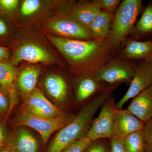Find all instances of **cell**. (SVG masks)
Here are the masks:
<instances>
[{"mask_svg": "<svg viewBox=\"0 0 152 152\" xmlns=\"http://www.w3.org/2000/svg\"><path fill=\"white\" fill-rule=\"evenodd\" d=\"M52 43L69 61L74 70L92 74L115 58L121 44L109 36L104 39L81 40L48 35Z\"/></svg>", "mask_w": 152, "mask_h": 152, "instance_id": "obj_1", "label": "cell"}, {"mask_svg": "<svg viewBox=\"0 0 152 152\" xmlns=\"http://www.w3.org/2000/svg\"><path fill=\"white\" fill-rule=\"evenodd\" d=\"M114 91L113 87H106L85 104L72 122L59 130L45 152H62L86 135L95 114Z\"/></svg>", "mask_w": 152, "mask_h": 152, "instance_id": "obj_2", "label": "cell"}, {"mask_svg": "<svg viewBox=\"0 0 152 152\" xmlns=\"http://www.w3.org/2000/svg\"><path fill=\"white\" fill-rule=\"evenodd\" d=\"M143 10L142 0H124L113 16L110 37L121 44L133 31L138 17Z\"/></svg>", "mask_w": 152, "mask_h": 152, "instance_id": "obj_3", "label": "cell"}, {"mask_svg": "<svg viewBox=\"0 0 152 152\" xmlns=\"http://www.w3.org/2000/svg\"><path fill=\"white\" fill-rule=\"evenodd\" d=\"M76 115L66 114L64 115L55 118H48L34 115L21 110L17 118L19 126L29 127L39 133L43 144L45 145L53 133L72 122Z\"/></svg>", "mask_w": 152, "mask_h": 152, "instance_id": "obj_4", "label": "cell"}, {"mask_svg": "<svg viewBox=\"0 0 152 152\" xmlns=\"http://www.w3.org/2000/svg\"><path fill=\"white\" fill-rule=\"evenodd\" d=\"M136 65L126 60L118 58L113 59L94 73L98 80L110 85L130 83L132 79Z\"/></svg>", "mask_w": 152, "mask_h": 152, "instance_id": "obj_5", "label": "cell"}, {"mask_svg": "<svg viewBox=\"0 0 152 152\" xmlns=\"http://www.w3.org/2000/svg\"><path fill=\"white\" fill-rule=\"evenodd\" d=\"M116 103L110 96L102 106L99 115L93 120L86 136L92 141L111 138L113 135L114 113Z\"/></svg>", "mask_w": 152, "mask_h": 152, "instance_id": "obj_6", "label": "cell"}, {"mask_svg": "<svg viewBox=\"0 0 152 152\" xmlns=\"http://www.w3.org/2000/svg\"><path fill=\"white\" fill-rule=\"evenodd\" d=\"M47 26L60 37L81 40L95 39L88 28L78 21L68 12L58 19L49 22Z\"/></svg>", "mask_w": 152, "mask_h": 152, "instance_id": "obj_7", "label": "cell"}, {"mask_svg": "<svg viewBox=\"0 0 152 152\" xmlns=\"http://www.w3.org/2000/svg\"><path fill=\"white\" fill-rule=\"evenodd\" d=\"M21 110L48 118H59L66 114L51 103L40 90L37 88L32 92L24 95Z\"/></svg>", "mask_w": 152, "mask_h": 152, "instance_id": "obj_8", "label": "cell"}, {"mask_svg": "<svg viewBox=\"0 0 152 152\" xmlns=\"http://www.w3.org/2000/svg\"><path fill=\"white\" fill-rule=\"evenodd\" d=\"M152 85V66L146 60H142L136 65L129 88L124 96L116 103V108L122 109L129 100L134 99Z\"/></svg>", "mask_w": 152, "mask_h": 152, "instance_id": "obj_9", "label": "cell"}, {"mask_svg": "<svg viewBox=\"0 0 152 152\" xmlns=\"http://www.w3.org/2000/svg\"><path fill=\"white\" fill-rule=\"evenodd\" d=\"M145 123L127 110L115 108L114 113L113 135L124 139L130 134L142 130Z\"/></svg>", "mask_w": 152, "mask_h": 152, "instance_id": "obj_10", "label": "cell"}, {"mask_svg": "<svg viewBox=\"0 0 152 152\" xmlns=\"http://www.w3.org/2000/svg\"><path fill=\"white\" fill-rule=\"evenodd\" d=\"M53 56L39 45L27 43L16 50L12 58V64L17 65L22 61L32 63H51L54 62Z\"/></svg>", "mask_w": 152, "mask_h": 152, "instance_id": "obj_11", "label": "cell"}, {"mask_svg": "<svg viewBox=\"0 0 152 152\" xmlns=\"http://www.w3.org/2000/svg\"><path fill=\"white\" fill-rule=\"evenodd\" d=\"M144 123L152 118V85L133 99L126 109Z\"/></svg>", "mask_w": 152, "mask_h": 152, "instance_id": "obj_12", "label": "cell"}, {"mask_svg": "<svg viewBox=\"0 0 152 152\" xmlns=\"http://www.w3.org/2000/svg\"><path fill=\"white\" fill-rule=\"evenodd\" d=\"M101 10L94 1H82L73 5L68 11L78 21L88 28Z\"/></svg>", "mask_w": 152, "mask_h": 152, "instance_id": "obj_13", "label": "cell"}, {"mask_svg": "<svg viewBox=\"0 0 152 152\" xmlns=\"http://www.w3.org/2000/svg\"><path fill=\"white\" fill-rule=\"evenodd\" d=\"M152 55V38L148 41L128 40L121 53V58L145 60Z\"/></svg>", "mask_w": 152, "mask_h": 152, "instance_id": "obj_14", "label": "cell"}, {"mask_svg": "<svg viewBox=\"0 0 152 152\" xmlns=\"http://www.w3.org/2000/svg\"><path fill=\"white\" fill-rule=\"evenodd\" d=\"M78 84L76 91V101L82 102L97 93L100 92L105 87L103 83L98 80L94 74L84 75Z\"/></svg>", "mask_w": 152, "mask_h": 152, "instance_id": "obj_15", "label": "cell"}, {"mask_svg": "<svg viewBox=\"0 0 152 152\" xmlns=\"http://www.w3.org/2000/svg\"><path fill=\"white\" fill-rule=\"evenodd\" d=\"M45 88L48 94L60 103H64L68 98V88L66 82L62 76L51 74L44 81Z\"/></svg>", "mask_w": 152, "mask_h": 152, "instance_id": "obj_16", "label": "cell"}, {"mask_svg": "<svg viewBox=\"0 0 152 152\" xmlns=\"http://www.w3.org/2000/svg\"><path fill=\"white\" fill-rule=\"evenodd\" d=\"M113 15L101 11L89 27L95 39H104L110 34Z\"/></svg>", "mask_w": 152, "mask_h": 152, "instance_id": "obj_17", "label": "cell"}, {"mask_svg": "<svg viewBox=\"0 0 152 152\" xmlns=\"http://www.w3.org/2000/svg\"><path fill=\"white\" fill-rule=\"evenodd\" d=\"M11 149L19 152H38V145L35 137L26 129L17 132L10 144Z\"/></svg>", "mask_w": 152, "mask_h": 152, "instance_id": "obj_18", "label": "cell"}, {"mask_svg": "<svg viewBox=\"0 0 152 152\" xmlns=\"http://www.w3.org/2000/svg\"><path fill=\"white\" fill-rule=\"evenodd\" d=\"M40 72L39 69L34 66H28L22 71L18 78V85L24 95H27L35 89Z\"/></svg>", "mask_w": 152, "mask_h": 152, "instance_id": "obj_19", "label": "cell"}, {"mask_svg": "<svg viewBox=\"0 0 152 152\" xmlns=\"http://www.w3.org/2000/svg\"><path fill=\"white\" fill-rule=\"evenodd\" d=\"M133 31L136 37L152 32V2L149 3L144 10Z\"/></svg>", "mask_w": 152, "mask_h": 152, "instance_id": "obj_20", "label": "cell"}, {"mask_svg": "<svg viewBox=\"0 0 152 152\" xmlns=\"http://www.w3.org/2000/svg\"><path fill=\"white\" fill-rule=\"evenodd\" d=\"M17 74V70L12 65L0 61V85L4 89L10 88Z\"/></svg>", "mask_w": 152, "mask_h": 152, "instance_id": "obj_21", "label": "cell"}, {"mask_svg": "<svg viewBox=\"0 0 152 152\" xmlns=\"http://www.w3.org/2000/svg\"><path fill=\"white\" fill-rule=\"evenodd\" d=\"M128 152H145V142L142 131L130 134L124 139Z\"/></svg>", "mask_w": 152, "mask_h": 152, "instance_id": "obj_22", "label": "cell"}, {"mask_svg": "<svg viewBox=\"0 0 152 152\" xmlns=\"http://www.w3.org/2000/svg\"><path fill=\"white\" fill-rule=\"evenodd\" d=\"M42 1L39 0H25L22 2L20 7L22 15L28 17L38 12L42 6Z\"/></svg>", "mask_w": 152, "mask_h": 152, "instance_id": "obj_23", "label": "cell"}, {"mask_svg": "<svg viewBox=\"0 0 152 152\" xmlns=\"http://www.w3.org/2000/svg\"><path fill=\"white\" fill-rule=\"evenodd\" d=\"M92 142L86 135L71 144L62 152H84Z\"/></svg>", "mask_w": 152, "mask_h": 152, "instance_id": "obj_24", "label": "cell"}, {"mask_svg": "<svg viewBox=\"0 0 152 152\" xmlns=\"http://www.w3.org/2000/svg\"><path fill=\"white\" fill-rule=\"evenodd\" d=\"M101 11L113 15L121 2V0H94Z\"/></svg>", "mask_w": 152, "mask_h": 152, "instance_id": "obj_25", "label": "cell"}, {"mask_svg": "<svg viewBox=\"0 0 152 152\" xmlns=\"http://www.w3.org/2000/svg\"><path fill=\"white\" fill-rule=\"evenodd\" d=\"M100 139L91 142L84 152H111L110 139Z\"/></svg>", "mask_w": 152, "mask_h": 152, "instance_id": "obj_26", "label": "cell"}, {"mask_svg": "<svg viewBox=\"0 0 152 152\" xmlns=\"http://www.w3.org/2000/svg\"><path fill=\"white\" fill-rule=\"evenodd\" d=\"M142 132L145 147V152H152V118L145 123Z\"/></svg>", "mask_w": 152, "mask_h": 152, "instance_id": "obj_27", "label": "cell"}, {"mask_svg": "<svg viewBox=\"0 0 152 152\" xmlns=\"http://www.w3.org/2000/svg\"><path fill=\"white\" fill-rule=\"evenodd\" d=\"M111 152H128L125 147L124 139L113 137L110 139Z\"/></svg>", "mask_w": 152, "mask_h": 152, "instance_id": "obj_28", "label": "cell"}, {"mask_svg": "<svg viewBox=\"0 0 152 152\" xmlns=\"http://www.w3.org/2000/svg\"><path fill=\"white\" fill-rule=\"evenodd\" d=\"M19 3L18 0H0V10L5 13L12 12L15 10Z\"/></svg>", "mask_w": 152, "mask_h": 152, "instance_id": "obj_29", "label": "cell"}, {"mask_svg": "<svg viewBox=\"0 0 152 152\" xmlns=\"http://www.w3.org/2000/svg\"><path fill=\"white\" fill-rule=\"evenodd\" d=\"M9 108L8 100L2 91L0 90V112L5 113L8 111Z\"/></svg>", "mask_w": 152, "mask_h": 152, "instance_id": "obj_30", "label": "cell"}, {"mask_svg": "<svg viewBox=\"0 0 152 152\" xmlns=\"http://www.w3.org/2000/svg\"><path fill=\"white\" fill-rule=\"evenodd\" d=\"M6 137V131L5 125L3 124H0V149L4 143Z\"/></svg>", "mask_w": 152, "mask_h": 152, "instance_id": "obj_31", "label": "cell"}, {"mask_svg": "<svg viewBox=\"0 0 152 152\" xmlns=\"http://www.w3.org/2000/svg\"><path fill=\"white\" fill-rule=\"evenodd\" d=\"M10 56L8 49L0 47V61L8 58Z\"/></svg>", "mask_w": 152, "mask_h": 152, "instance_id": "obj_32", "label": "cell"}, {"mask_svg": "<svg viewBox=\"0 0 152 152\" xmlns=\"http://www.w3.org/2000/svg\"><path fill=\"white\" fill-rule=\"evenodd\" d=\"M7 32V25L2 20L0 19V37L5 35Z\"/></svg>", "mask_w": 152, "mask_h": 152, "instance_id": "obj_33", "label": "cell"}, {"mask_svg": "<svg viewBox=\"0 0 152 152\" xmlns=\"http://www.w3.org/2000/svg\"><path fill=\"white\" fill-rule=\"evenodd\" d=\"M146 60L148 62V63H149L150 64H151V66H152V55L149 58H148V59Z\"/></svg>", "mask_w": 152, "mask_h": 152, "instance_id": "obj_34", "label": "cell"}, {"mask_svg": "<svg viewBox=\"0 0 152 152\" xmlns=\"http://www.w3.org/2000/svg\"><path fill=\"white\" fill-rule=\"evenodd\" d=\"M2 152H12V150L11 148H7Z\"/></svg>", "mask_w": 152, "mask_h": 152, "instance_id": "obj_35", "label": "cell"}, {"mask_svg": "<svg viewBox=\"0 0 152 152\" xmlns=\"http://www.w3.org/2000/svg\"><path fill=\"white\" fill-rule=\"evenodd\" d=\"M12 152H19L17 151H14V150H12Z\"/></svg>", "mask_w": 152, "mask_h": 152, "instance_id": "obj_36", "label": "cell"}]
</instances>
